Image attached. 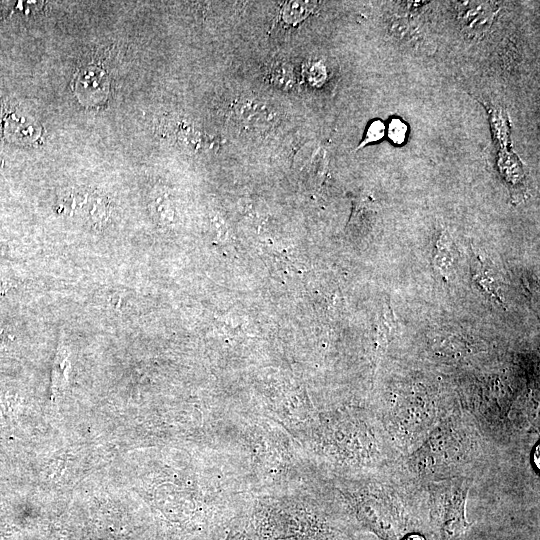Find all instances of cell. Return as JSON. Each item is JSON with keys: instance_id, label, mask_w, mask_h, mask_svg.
<instances>
[{"instance_id": "obj_1", "label": "cell", "mask_w": 540, "mask_h": 540, "mask_svg": "<svg viewBox=\"0 0 540 540\" xmlns=\"http://www.w3.org/2000/svg\"><path fill=\"white\" fill-rule=\"evenodd\" d=\"M488 455V441L471 416L454 402L424 441L401 455L392 469L410 484L424 488L458 477L474 479Z\"/></svg>"}, {"instance_id": "obj_10", "label": "cell", "mask_w": 540, "mask_h": 540, "mask_svg": "<svg viewBox=\"0 0 540 540\" xmlns=\"http://www.w3.org/2000/svg\"><path fill=\"white\" fill-rule=\"evenodd\" d=\"M407 134V126L399 119H393L389 123L388 136L396 144H401Z\"/></svg>"}, {"instance_id": "obj_13", "label": "cell", "mask_w": 540, "mask_h": 540, "mask_svg": "<svg viewBox=\"0 0 540 540\" xmlns=\"http://www.w3.org/2000/svg\"><path fill=\"white\" fill-rule=\"evenodd\" d=\"M9 253V248L3 242H0V257H5Z\"/></svg>"}, {"instance_id": "obj_11", "label": "cell", "mask_w": 540, "mask_h": 540, "mask_svg": "<svg viewBox=\"0 0 540 540\" xmlns=\"http://www.w3.org/2000/svg\"><path fill=\"white\" fill-rule=\"evenodd\" d=\"M19 282L12 278L0 277V296L6 295L10 290L16 288Z\"/></svg>"}, {"instance_id": "obj_15", "label": "cell", "mask_w": 540, "mask_h": 540, "mask_svg": "<svg viewBox=\"0 0 540 540\" xmlns=\"http://www.w3.org/2000/svg\"><path fill=\"white\" fill-rule=\"evenodd\" d=\"M226 540H243V538L240 535H232Z\"/></svg>"}, {"instance_id": "obj_14", "label": "cell", "mask_w": 540, "mask_h": 540, "mask_svg": "<svg viewBox=\"0 0 540 540\" xmlns=\"http://www.w3.org/2000/svg\"><path fill=\"white\" fill-rule=\"evenodd\" d=\"M520 540H539L538 529L536 531H533L531 535L528 534V536Z\"/></svg>"}, {"instance_id": "obj_9", "label": "cell", "mask_w": 540, "mask_h": 540, "mask_svg": "<svg viewBox=\"0 0 540 540\" xmlns=\"http://www.w3.org/2000/svg\"><path fill=\"white\" fill-rule=\"evenodd\" d=\"M385 133V125L380 120H375L370 123L367 128L366 134L358 149L364 147L365 145L380 140Z\"/></svg>"}, {"instance_id": "obj_2", "label": "cell", "mask_w": 540, "mask_h": 540, "mask_svg": "<svg viewBox=\"0 0 540 540\" xmlns=\"http://www.w3.org/2000/svg\"><path fill=\"white\" fill-rule=\"evenodd\" d=\"M454 402L423 382L399 383L386 388L375 415L392 445L405 455L424 441Z\"/></svg>"}, {"instance_id": "obj_5", "label": "cell", "mask_w": 540, "mask_h": 540, "mask_svg": "<svg viewBox=\"0 0 540 540\" xmlns=\"http://www.w3.org/2000/svg\"><path fill=\"white\" fill-rule=\"evenodd\" d=\"M457 4V18L463 30L471 36L487 32L496 14V7L486 1H463Z\"/></svg>"}, {"instance_id": "obj_7", "label": "cell", "mask_w": 540, "mask_h": 540, "mask_svg": "<svg viewBox=\"0 0 540 540\" xmlns=\"http://www.w3.org/2000/svg\"><path fill=\"white\" fill-rule=\"evenodd\" d=\"M70 369L69 351L61 345L59 346L52 370V389L54 392L61 390L68 379V372Z\"/></svg>"}, {"instance_id": "obj_12", "label": "cell", "mask_w": 540, "mask_h": 540, "mask_svg": "<svg viewBox=\"0 0 540 540\" xmlns=\"http://www.w3.org/2000/svg\"><path fill=\"white\" fill-rule=\"evenodd\" d=\"M13 338L11 332L5 326L0 325V345L12 341Z\"/></svg>"}, {"instance_id": "obj_6", "label": "cell", "mask_w": 540, "mask_h": 540, "mask_svg": "<svg viewBox=\"0 0 540 540\" xmlns=\"http://www.w3.org/2000/svg\"><path fill=\"white\" fill-rule=\"evenodd\" d=\"M316 4V1H287L282 6L281 17L287 24L296 25L312 13Z\"/></svg>"}, {"instance_id": "obj_8", "label": "cell", "mask_w": 540, "mask_h": 540, "mask_svg": "<svg viewBox=\"0 0 540 540\" xmlns=\"http://www.w3.org/2000/svg\"><path fill=\"white\" fill-rule=\"evenodd\" d=\"M436 263L439 270L443 275H446L448 273V268L451 263V256L448 246V239L444 236H441V238L438 241L437 244V253L435 257Z\"/></svg>"}, {"instance_id": "obj_4", "label": "cell", "mask_w": 540, "mask_h": 540, "mask_svg": "<svg viewBox=\"0 0 540 540\" xmlns=\"http://www.w3.org/2000/svg\"><path fill=\"white\" fill-rule=\"evenodd\" d=\"M0 135L10 142L27 145L40 135L36 122L20 105L0 99Z\"/></svg>"}, {"instance_id": "obj_3", "label": "cell", "mask_w": 540, "mask_h": 540, "mask_svg": "<svg viewBox=\"0 0 540 540\" xmlns=\"http://www.w3.org/2000/svg\"><path fill=\"white\" fill-rule=\"evenodd\" d=\"M472 483V478L458 477L424 487L430 540H466L472 526L466 517Z\"/></svg>"}]
</instances>
